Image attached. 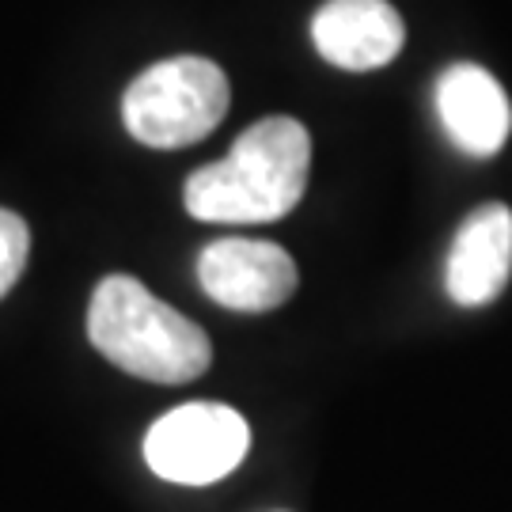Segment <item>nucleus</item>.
<instances>
[{
	"label": "nucleus",
	"instance_id": "1",
	"mask_svg": "<svg viewBox=\"0 0 512 512\" xmlns=\"http://www.w3.org/2000/svg\"><path fill=\"white\" fill-rule=\"evenodd\" d=\"M308 175L311 133L289 114H270L239 133L224 160L186 179L183 202L209 224H270L300 205Z\"/></svg>",
	"mask_w": 512,
	"mask_h": 512
},
{
	"label": "nucleus",
	"instance_id": "2",
	"mask_svg": "<svg viewBox=\"0 0 512 512\" xmlns=\"http://www.w3.org/2000/svg\"><path fill=\"white\" fill-rule=\"evenodd\" d=\"M88 338L110 365L148 384H190L213 361L205 330L129 274L99 281L88 308Z\"/></svg>",
	"mask_w": 512,
	"mask_h": 512
},
{
	"label": "nucleus",
	"instance_id": "3",
	"mask_svg": "<svg viewBox=\"0 0 512 512\" xmlns=\"http://www.w3.org/2000/svg\"><path fill=\"white\" fill-rule=\"evenodd\" d=\"M232 103L228 76L217 61L179 54L148 65L122 95L129 137L148 148H186L205 141Z\"/></svg>",
	"mask_w": 512,
	"mask_h": 512
},
{
	"label": "nucleus",
	"instance_id": "4",
	"mask_svg": "<svg viewBox=\"0 0 512 512\" xmlns=\"http://www.w3.org/2000/svg\"><path fill=\"white\" fill-rule=\"evenodd\" d=\"M251 448V429L224 403H186L152 421L145 463L175 486H209L236 471Z\"/></svg>",
	"mask_w": 512,
	"mask_h": 512
},
{
	"label": "nucleus",
	"instance_id": "5",
	"mask_svg": "<svg viewBox=\"0 0 512 512\" xmlns=\"http://www.w3.org/2000/svg\"><path fill=\"white\" fill-rule=\"evenodd\" d=\"M198 281L209 300L232 311H274L296 289V262L270 239H213L198 255Z\"/></svg>",
	"mask_w": 512,
	"mask_h": 512
},
{
	"label": "nucleus",
	"instance_id": "6",
	"mask_svg": "<svg viewBox=\"0 0 512 512\" xmlns=\"http://www.w3.org/2000/svg\"><path fill=\"white\" fill-rule=\"evenodd\" d=\"M311 42L334 69L372 73L399 57L406 23L387 0H327L311 16Z\"/></svg>",
	"mask_w": 512,
	"mask_h": 512
},
{
	"label": "nucleus",
	"instance_id": "7",
	"mask_svg": "<svg viewBox=\"0 0 512 512\" xmlns=\"http://www.w3.org/2000/svg\"><path fill=\"white\" fill-rule=\"evenodd\" d=\"M512 274V209L501 202H490L475 209L459 224L444 285L448 296L463 308H482L501 296L505 281Z\"/></svg>",
	"mask_w": 512,
	"mask_h": 512
},
{
	"label": "nucleus",
	"instance_id": "8",
	"mask_svg": "<svg viewBox=\"0 0 512 512\" xmlns=\"http://www.w3.org/2000/svg\"><path fill=\"white\" fill-rule=\"evenodd\" d=\"M437 114L444 133L471 156H494L512 129V107L505 88L482 65L459 61L437 80Z\"/></svg>",
	"mask_w": 512,
	"mask_h": 512
},
{
	"label": "nucleus",
	"instance_id": "9",
	"mask_svg": "<svg viewBox=\"0 0 512 512\" xmlns=\"http://www.w3.org/2000/svg\"><path fill=\"white\" fill-rule=\"evenodd\" d=\"M31 255V232H27V220L12 213V209H0V296H8V289L19 281L23 266Z\"/></svg>",
	"mask_w": 512,
	"mask_h": 512
}]
</instances>
